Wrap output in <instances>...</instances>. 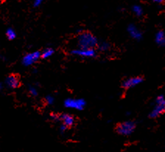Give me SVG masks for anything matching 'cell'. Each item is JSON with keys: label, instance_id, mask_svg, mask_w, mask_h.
Listing matches in <instances>:
<instances>
[{"label": "cell", "instance_id": "1", "mask_svg": "<svg viewBox=\"0 0 165 152\" xmlns=\"http://www.w3.org/2000/svg\"><path fill=\"white\" fill-rule=\"evenodd\" d=\"M77 44L79 48H95L98 45V40L90 32H81L77 35Z\"/></svg>", "mask_w": 165, "mask_h": 152}, {"label": "cell", "instance_id": "2", "mask_svg": "<svg viewBox=\"0 0 165 152\" xmlns=\"http://www.w3.org/2000/svg\"><path fill=\"white\" fill-rule=\"evenodd\" d=\"M165 109V100L163 95H160L156 97L155 100V105L151 112H150V117L156 118L162 115L164 112Z\"/></svg>", "mask_w": 165, "mask_h": 152}, {"label": "cell", "instance_id": "3", "mask_svg": "<svg viewBox=\"0 0 165 152\" xmlns=\"http://www.w3.org/2000/svg\"><path fill=\"white\" fill-rule=\"evenodd\" d=\"M136 123L134 121H125L117 126V132L122 136H129L134 132Z\"/></svg>", "mask_w": 165, "mask_h": 152}, {"label": "cell", "instance_id": "4", "mask_svg": "<svg viewBox=\"0 0 165 152\" xmlns=\"http://www.w3.org/2000/svg\"><path fill=\"white\" fill-rule=\"evenodd\" d=\"M63 104L68 109L81 111L85 108L86 103L82 98H67L64 100Z\"/></svg>", "mask_w": 165, "mask_h": 152}, {"label": "cell", "instance_id": "5", "mask_svg": "<svg viewBox=\"0 0 165 152\" xmlns=\"http://www.w3.org/2000/svg\"><path fill=\"white\" fill-rule=\"evenodd\" d=\"M71 53L75 56H78L84 59H91L96 55V50L94 48H77L72 50Z\"/></svg>", "mask_w": 165, "mask_h": 152}, {"label": "cell", "instance_id": "6", "mask_svg": "<svg viewBox=\"0 0 165 152\" xmlns=\"http://www.w3.org/2000/svg\"><path fill=\"white\" fill-rule=\"evenodd\" d=\"M41 58V52L39 51L30 52L25 55L22 59V64L25 67H29L34 64Z\"/></svg>", "mask_w": 165, "mask_h": 152}, {"label": "cell", "instance_id": "7", "mask_svg": "<svg viewBox=\"0 0 165 152\" xmlns=\"http://www.w3.org/2000/svg\"><path fill=\"white\" fill-rule=\"evenodd\" d=\"M143 82V78L142 77H132L126 79L122 82V87L124 89H131L136 87L139 84Z\"/></svg>", "mask_w": 165, "mask_h": 152}, {"label": "cell", "instance_id": "8", "mask_svg": "<svg viewBox=\"0 0 165 152\" xmlns=\"http://www.w3.org/2000/svg\"><path fill=\"white\" fill-rule=\"evenodd\" d=\"M127 30H128L129 35H130L132 39H135V40H141L142 39V33L136 25L130 24L128 26Z\"/></svg>", "mask_w": 165, "mask_h": 152}, {"label": "cell", "instance_id": "9", "mask_svg": "<svg viewBox=\"0 0 165 152\" xmlns=\"http://www.w3.org/2000/svg\"><path fill=\"white\" fill-rule=\"evenodd\" d=\"M5 83L7 87L11 89H16L20 86V80L16 75H10L7 76Z\"/></svg>", "mask_w": 165, "mask_h": 152}, {"label": "cell", "instance_id": "10", "mask_svg": "<svg viewBox=\"0 0 165 152\" xmlns=\"http://www.w3.org/2000/svg\"><path fill=\"white\" fill-rule=\"evenodd\" d=\"M58 119L60 120L62 122V124L66 125L67 128L72 127V125L75 124V118L73 116L68 115V114H63L58 115Z\"/></svg>", "mask_w": 165, "mask_h": 152}, {"label": "cell", "instance_id": "11", "mask_svg": "<svg viewBox=\"0 0 165 152\" xmlns=\"http://www.w3.org/2000/svg\"><path fill=\"white\" fill-rule=\"evenodd\" d=\"M155 41L156 44L160 47H163L165 44V37L163 30H158L155 36Z\"/></svg>", "mask_w": 165, "mask_h": 152}, {"label": "cell", "instance_id": "12", "mask_svg": "<svg viewBox=\"0 0 165 152\" xmlns=\"http://www.w3.org/2000/svg\"><path fill=\"white\" fill-rule=\"evenodd\" d=\"M54 52H55V51H54L53 49L48 47V48H46L45 50H43V52H41V57L43 59H50V57H52L53 55Z\"/></svg>", "mask_w": 165, "mask_h": 152}, {"label": "cell", "instance_id": "13", "mask_svg": "<svg viewBox=\"0 0 165 152\" xmlns=\"http://www.w3.org/2000/svg\"><path fill=\"white\" fill-rule=\"evenodd\" d=\"M132 11H133V13L138 17L142 16L144 14L143 8H142V6H140V5H134L133 7H132Z\"/></svg>", "mask_w": 165, "mask_h": 152}, {"label": "cell", "instance_id": "14", "mask_svg": "<svg viewBox=\"0 0 165 152\" xmlns=\"http://www.w3.org/2000/svg\"><path fill=\"white\" fill-rule=\"evenodd\" d=\"M6 35L9 40H14L16 38V33L15 30L12 28H8L6 31Z\"/></svg>", "mask_w": 165, "mask_h": 152}, {"label": "cell", "instance_id": "15", "mask_svg": "<svg viewBox=\"0 0 165 152\" xmlns=\"http://www.w3.org/2000/svg\"><path fill=\"white\" fill-rule=\"evenodd\" d=\"M110 49V44L108 42H102L99 44V50L102 52H105Z\"/></svg>", "mask_w": 165, "mask_h": 152}, {"label": "cell", "instance_id": "16", "mask_svg": "<svg viewBox=\"0 0 165 152\" xmlns=\"http://www.w3.org/2000/svg\"><path fill=\"white\" fill-rule=\"evenodd\" d=\"M29 92L30 93V95L33 96H37L38 95V90L35 87H33V86H30L29 87Z\"/></svg>", "mask_w": 165, "mask_h": 152}, {"label": "cell", "instance_id": "17", "mask_svg": "<svg viewBox=\"0 0 165 152\" xmlns=\"http://www.w3.org/2000/svg\"><path fill=\"white\" fill-rule=\"evenodd\" d=\"M54 101H55V98L52 96L48 95L46 97V103L48 105H52L54 104Z\"/></svg>", "mask_w": 165, "mask_h": 152}, {"label": "cell", "instance_id": "18", "mask_svg": "<svg viewBox=\"0 0 165 152\" xmlns=\"http://www.w3.org/2000/svg\"><path fill=\"white\" fill-rule=\"evenodd\" d=\"M43 0H34L33 1V6L34 7H39L43 3Z\"/></svg>", "mask_w": 165, "mask_h": 152}, {"label": "cell", "instance_id": "19", "mask_svg": "<svg viewBox=\"0 0 165 152\" xmlns=\"http://www.w3.org/2000/svg\"><path fill=\"white\" fill-rule=\"evenodd\" d=\"M59 129H60V132H61V133H64V132L67 131V127L66 126V125H64L63 124H61L60 126V128H59Z\"/></svg>", "mask_w": 165, "mask_h": 152}, {"label": "cell", "instance_id": "20", "mask_svg": "<svg viewBox=\"0 0 165 152\" xmlns=\"http://www.w3.org/2000/svg\"><path fill=\"white\" fill-rule=\"evenodd\" d=\"M155 3H157V4H162L163 3V2H164V0H153Z\"/></svg>", "mask_w": 165, "mask_h": 152}, {"label": "cell", "instance_id": "21", "mask_svg": "<svg viewBox=\"0 0 165 152\" xmlns=\"http://www.w3.org/2000/svg\"><path fill=\"white\" fill-rule=\"evenodd\" d=\"M2 84H0V90H1V89H2Z\"/></svg>", "mask_w": 165, "mask_h": 152}, {"label": "cell", "instance_id": "22", "mask_svg": "<svg viewBox=\"0 0 165 152\" xmlns=\"http://www.w3.org/2000/svg\"><path fill=\"white\" fill-rule=\"evenodd\" d=\"M2 1H4V0H2Z\"/></svg>", "mask_w": 165, "mask_h": 152}]
</instances>
